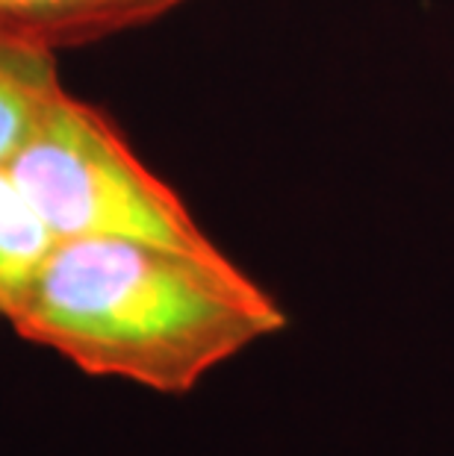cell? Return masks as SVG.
Returning <instances> with one entry per match:
<instances>
[{
    "mask_svg": "<svg viewBox=\"0 0 454 456\" xmlns=\"http://www.w3.org/2000/svg\"><path fill=\"white\" fill-rule=\"evenodd\" d=\"M6 324L92 377L186 395L286 313L227 254L142 239H62Z\"/></svg>",
    "mask_w": 454,
    "mask_h": 456,
    "instance_id": "cell-1",
    "label": "cell"
},
{
    "mask_svg": "<svg viewBox=\"0 0 454 456\" xmlns=\"http://www.w3.org/2000/svg\"><path fill=\"white\" fill-rule=\"evenodd\" d=\"M9 171L56 239H142L225 254L98 106L65 89Z\"/></svg>",
    "mask_w": 454,
    "mask_h": 456,
    "instance_id": "cell-2",
    "label": "cell"
},
{
    "mask_svg": "<svg viewBox=\"0 0 454 456\" xmlns=\"http://www.w3.org/2000/svg\"><path fill=\"white\" fill-rule=\"evenodd\" d=\"M56 241L9 165H0V322L12 315Z\"/></svg>",
    "mask_w": 454,
    "mask_h": 456,
    "instance_id": "cell-5",
    "label": "cell"
},
{
    "mask_svg": "<svg viewBox=\"0 0 454 456\" xmlns=\"http://www.w3.org/2000/svg\"><path fill=\"white\" fill-rule=\"evenodd\" d=\"M62 94L54 51L0 33V165L18 157Z\"/></svg>",
    "mask_w": 454,
    "mask_h": 456,
    "instance_id": "cell-4",
    "label": "cell"
},
{
    "mask_svg": "<svg viewBox=\"0 0 454 456\" xmlns=\"http://www.w3.org/2000/svg\"><path fill=\"white\" fill-rule=\"evenodd\" d=\"M183 4L186 0H0V33L56 53L136 30Z\"/></svg>",
    "mask_w": 454,
    "mask_h": 456,
    "instance_id": "cell-3",
    "label": "cell"
}]
</instances>
